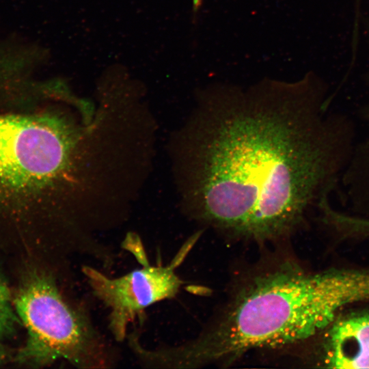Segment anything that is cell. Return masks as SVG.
Returning a JSON list of instances; mask_svg holds the SVG:
<instances>
[{"label":"cell","instance_id":"obj_2","mask_svg":"<svg viewBox=\"0 0 369 369\" xmlns=\"http://www.w3.org/2000/svg\"><path fill=\"white\" fill-rule=\"evenodd\" d=\"M304 273L284 262L250 277L209 329L191 342L163 349V364L190 368L230 364L252 350L281 348L313 336Z\"/></svg>","mask_w":369,"mask_h":369},{"label":"cell","instance_id":"obj_7","mask_svg":"<svg viewBox=\"0 0 369 369\" xmlns=\"http://www.w3.org/2000/svg\"><path fill=\"white\" fill-rule=\"evenodd\" d=\"M14 320L9 290L0 279V336L10 331Z\"/></svg>","mask_w":369,"mask_h":369},{"label":"cell","instance_id":"obj_1","mask_svg":"<svg viewBox=\"0 0 369 369\" xmlns=\"http://www.w3.org/2000/svg\"><path fill=\"white\" fill-rule=\"evenodd\" d=\"M304 82L264 79L200 92L182 132L184 205L195 219L258 241L299 223L329 150Z\"/></svg>","mask_w":369,"mask_h":369},{"label":"cell","instance_id":"obj_5","mask_svg":"<svg viewBox=\"0 0 369 369\" xmlns=\"http://www.w3.org/2000/svg\"><path fill=\"white\" fill-rule=\"evenodd\" d=\"M331 368H369V314L352 316L332 326L325 349Z\"/></svg>","mask_w":369,"mask_h":369},{"label":"cell","instance_id":"obj_3","mask_svg":"<svg viewBox=\"0 0 369 369\" xmlns=\"http://www.w3.org/2000/svg\"><path fill=\"white\" fill-rule=\"evenodd\" d=\"M15 308L28 334L23 357L36 366L64 360L79 368H106V347L87 314L62 292L53 275L33 272Z\"/></svg>","mask_w":369,"mask_h":369},{"label":"cell","instance_id":"obj_8","mask_svg":"<svg viewBox=\"0 0 369 369\" xmlns=\"http://www.w3.org/2000/svg\"><path fill=\"white\" fill-rule=\"evenodd\" d=\"M347 228L353 235L369 236V219L350 217Z\"/></svg>","mask_w":369,"mask_h":369},{"label":"cell","instance_id":"obj_4","mask_svg":"<svg viewBox=\"0 0 369 369\" xmlns=\"http://www.w3.org/2000/svg\"><path fill=\"white\" fill-rule=\"evenodd\" d=\"M186 252L182 251L167 266L150 265L146 255L137 257L141 269L111 278L95 268L84 266L85 275L94 295L109 310V328L118 342L126 337L128 325L148 307L174 297L182 281L175 272Z\"/></svg>","mask_w":369,"mask_h":369},{"label":"cell","instance_id":"obj_6","mask_svg":"<svg viewBox=\"0 0 369 369\" xmlns=\"http://www.w3.org/2000/svg\"><path fill=\"white\" fill-rule=\"evenodd\" d=\"M327 291L331 302L338 309L369 301V269L331 271Z\"/></svg>","mask_w":369,"mask_h":369}]
</instances>
